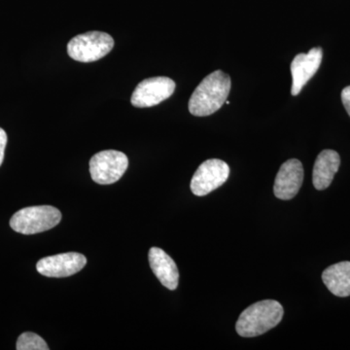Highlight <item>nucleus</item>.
Masks as SVG:
<instances>
[{
	"mask_svg": "<svg viewBox=\"0 0 350 350\" xmlns=\"http://www.w3.org/2000/svg\"><path fill=\"white\" fill-rule=\"evenodd\" d=\"M232 80L227 73L216 70L207 75L189 100V111L197 117H206L218 111L231 92Z\"/></svg>",
	"mask_w": 350,
	"mask_h": 350,
	"instance_id": "1",
	"label": "nucleus"
},
{
	"mask_svg": "<svg viewBox=\"0 0 350 350\" xmlns=\"http://www.w3.org/2000/svg\"><path fill=\"white\" fill-rule=\"evenodd\" d=\"M284 310L275 300H264L253 304L241 312L236 330L241 337L254 338L275 328L282 320Z\"/></svg>",
	"mask_w": 350,
	"mask_h": 350,
	"instance_id": "2",
	"label": "nucleus"
},
{
	"mask_svg": "<svg viewBox=\"0 0 350 350\" xmlns=\"http://www.w3.org/2000/svg\"><path fill=\"white\" fill-rule=\"evenodd\" d=\"M62 220V213L51 206H29L16 213L10 220L14 231L23 234H34L49 231Z\"/></svg>",
	"mask_w": 350,
	"mask_h": 350,
	"instance_id": "3",
	"label": "nucleus"
},
{
	"mask_svg": "<svg viewBox=\"0 0 350 350\" xmlns=\"http://www.w3.org/2000/svg\"><path fill=\"white\" fill-rule=\"evenodd\" d=\"M114 47L112 36L105 32L89 31L69 41L68 53L71 59L80 63H93L107 56Z\"/></svg>",
	"mask_w": 350,
	"mask_h": 350,
	"instance_id": "4",
	"label": "nucleus"
},
{
	"mask_svg": "<svg viewBox=\"0 0 350 350\" xmlns=\"http://www.w3.org/2000/svg\"><path fill=\"white\" fill-rule=\"evenodd\" d=\"M126 154L116 150L98 152L90 161L92 179L100 185H109L121 179L128 169Z\"/></svg>",
	"mask_w": 350,
	"mask_h": 350,
	"instance_id": "5",
	"label": "nucleus"
},
{
	"mask_svg": "<svg viewBox=\"0 0 350 350\" xmlns=\"http://www.w3.org/2000/svg\"><path fill=\"white\" fill-rule=\"evenodd\" d=\"M230 167L224 161L211 159L200 165L191 181V191L204 197L222 186L229 178Z\"/></svg>",
	"mask_w": 350,
	"mask_h": 350,
	"instance_id": "6",
	"label": "nucleus"
},
{
	"mask_svg": "<svg viewBox=\"0 0 350 350\" xmlns=\"http://www.w3.org/2000/svg\"><path fill=\"white\" fill-rule=\"evenodd\" d=\"M175 82L169 77L147 78L140 82L131 94V105L138 108L152 107L172 96Z\"/></svg>",
	"mask_w": 350,
	"mask_h": 350,
	"instance_id": "7",
	"label": "nucleus"
},
{
	"mask_svg": "<svg viewBox=\"0 0 350 350\" xmlns=\"http://www.w3.org/2000/svg\"><path fill=\"white\" fill-rule=\"evenodd\" d=\"M86 264V257L80 253H62L39 260L36 269L47 278H68L79 273Z\"/></svg>",
	"mask_w": 350,
	"mask_h": 350,
	"instance_id": "8",
	"label": "nucleus"
},
{
	"mask_svg": "<svg viewBox=\"0 0 350 350\" xmlns=\"http://www.w3.org/2000/svg\"><path fill=\"white\" fill-rule=\"evenodd\" d=\"M304 167L300 161L291 159L283 163L275 177L273 192L283 200L293 199L303 185Z\"/></svg>",
	"mask_w": 350,
	"mask_h": 350,
	"instance_id": "9",
	"label": "nucleus"
},
{
	"mask_svg": "<svg viewBox=\"0 0 350 350\" xmlns=\"http://www.w3.org/2000/svg\"><path fill=\"white\" fill-rule=\"evenodd\" d=\"M323 56V51L321 48H312L308 54H299L294 57L292 62L291 75L293 83H292V96H298L301 93L306 83L314 76L320 68Z\"/></svg>",
	"mask_w": 350,
	"mask_h": 350,
	"instance_id": "10",
	"label": "nucleus"
},
{
	"mask_svg": "<svg viewBox=\"0 0 350 350\" xmlns=\"http://www.w3.org/2000/svg\"><path fill=\"white\" fill-rule=\"evenodd\" d=\"M149 264L154 275L163 286L175 290L178 286L179 271L172 258L163 250L152 247L149 250Z\"/></svg>",
	"mask_w": 350,
	"mask_h": 350,
	"instance_id": "11",
	"label": "nucleus"
},
{
	"mask_svg": "<svg viewBox=\"0 0 350 350\" xmlns=\"http://www.w3.org/2000/svg\"><path fill=\"white\" fill-rule=\"evenodd\" d=\"M340 165V155L334 150H323L314 163L312 182L315 189L325 190L331 185Z\"/></svg>",
	"mask_w": 350,
	"mask_h": 350,
	"instance_id": "12",
	"label": "nucleus"
},
{
	"mask_svg": "<svg viewBox=\"0 0 350 350\" xmlns=\"http://www.w3.org/2000/svg\"><path fill=\"white\" fill-rule=\"evenodd\" d=\"M322 280L335 296H350V262H340L329 267L322 273Z\"/></svg>",
	"mask_w": 350,
	"mask_h": 350,
	"instance_id": "13",
	"label": "nucleus"
},
{
	"mask_svg": "<svg viewBox=\"0 0 350 350\" xmlns=\"http://www.w3.org/2000/svg\"><path fill=\"white\" fill-rule=\"evenodd\" d=\"M16 349L18 350H49V347L40 336L31 332H25L18 338Z\"/></svg>",
	"mask_w": 350,
	"mask_h": 350,
	"instance_id": "14",
	"label": "nucleus"
},
{
	"mask_svg": "<svg viewBox=\"0 0 350 350\" xmlns=\"http://www.w3.org/2000/svg\"><path fill=\"white\" fill-rule=\"evenodd\" d=\"M7 144V135L3 129L0 128V165H2L4 160V153Z\"/></svg>",
	"mask_w": 350,
	"mask_h": 350,
	"instance_id": "15",
	"label": "nucleus"
},
{
	"mask_svg": "<svg viewBox=\"0 0 350 350\" xmlns=\"http://www.w3.org/2000/svg\"><path fill=\"white\" fill-rule=\"evenodd\" d=\"M342 105L350 116V86L345 88L342 92Z\"/></svg>",
	"mask_w": 350,
	"mask_h": 350,
	"instance_id": "16",
	"label": "nucleus"
}]
</instances>
